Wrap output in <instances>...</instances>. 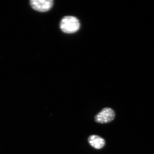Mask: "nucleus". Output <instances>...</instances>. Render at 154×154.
<instances>
[{"instance_id":"f257e3e1","label":"nucleus","mask_w":154,"mask_h":154,"mask_svg":"<svg viewBox=\"0 0 154 154\" xmlns=\"http://www.w3.org/2000/svg\"><path fill=\"white\" fill-rule=\"evenodd\" d=\"M80 24L79 19L72 16H66L62 19L60 23L61 30L64 33H73L79 29Z\"/></svg>"},{"instance_id":"f03ea898","label":"nucleus","mask_w":154,"mask_h":154,"mask_svg":"<svg viewBox=\"0 0 154 154\" xmlns=\"http://www.w3.org/2000/svg\"><path fill=\"white\" fill-rule=\"evenodd\" d=\"M115 116V112L113 109L110 107H105L95 116L94 120L97 123L106 124L113 121Z\"/></svg>"},{"instance_id":"7ed1b4c3","label":"nucleus","mask_w":154,"mask_h":154,"mask_svg":"<svg viewBox=\"0 0 154 154\" xmlns=\"http://www.w3.org/2000/svg\"><path fill=\"white\" fill-rule=\"evenodd\" d=\"M30 5L35 11L40 12H45L49 11L53 5L52 0H31Z\"/></svg>"},{"instance_id":"20e7f679","label":"nucleus","mask_w":154,"mask_h":154,"mask_svg":"<svg viewBox=\"0 0 154 154\" xmlns=\"http://www.w3.org/2000/svg\"><path fill=\"white\" fill-rule=\"evenodd\" d=\"M89 144L96 149L103 148L106 144V141L103 137L97 135H91L88 138Z\"/></svg>"}]
</instances>
